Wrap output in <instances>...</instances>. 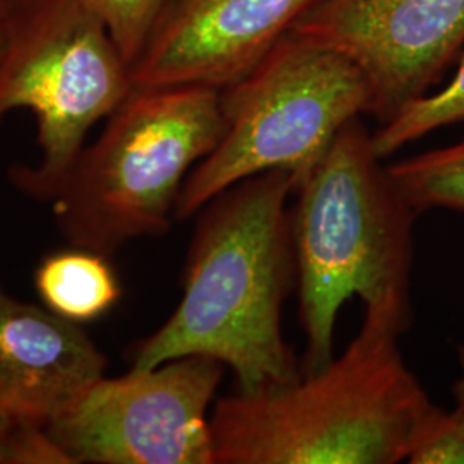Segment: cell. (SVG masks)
I'll return each mask as SVG.
<instances>
[{
    "instance_id": "obj_1",
    "label": "cell",
    "mask_w": 464,
    "mask_h": 464,
    "mask_svg": "<svg viewBox=\"0 0 464 464\" xmlns=\"http://www.w3.org/2000/svg\"><path fill=\"white\" fill-rule=\"evenodd\" d=\"M291 193L295 176L268 170L232 184L199 210L183 298L134 349L131 370L198 354L229 368L237 392L301 377L282 332V308L296 284Z\"/></svg>"
},
{
    "instance_id": "obj_2",
    "label": "cell",
    "mask_w": 464,
    "mask_h": 464,
    "mask_svg": "<svg viewBox=\"0 0 464 464\" xmlns=\"http://www.w3.org/2000/svg\"><path fill=\"white\" fill-rule=\"evenodd\" d=\"M296 195L291 236L306 339L301 373H314L334 360L337 315L354 296L365 304V324L398 335L411 325L418 214L382 166L360 117L335 136Z\"/></svg>"
},
{
    "instance_id": "obj_3",
    "label": "cell",
    "mask_w": 464,
    "mask_h": 464,
    "mask_svg": "<svg viewBox=\"0 0 464 464\" xmlns=\"http://www.w3.org/2000/svg\"><path fill=\"white\" fill-rule=\"evenodd\" d=\"M372 324L341 356L296 381L218 399L214 464H394L406 461L431 401L398 348Z\"/></svg>"
},
{
    "instance_id": "obj_4",
    "label": "cell",
    "mask_w": 464,
    "mask_h": 464,
    "mask_svg": "<svg viewBox=\"0 0 464 464\" xmlns=\"http://www.w3.org/2000/svg\"><path fill=\"white\" fill-rule=\"evenodd\" d=\"M224 133L220 90H133L84 147L53 201L61 232L100 255L169 231L191 167Z\"/></svg>"
},
{
    "instance_id": "obj_5",
    "label": "cell",
    "mask_w": 464,
    "mask_h": 464,
    "mask_svg": "<svg viewBox=\"0 0 464 464\" xmlns=\"http://www.w3.org/2000/svg\"><path fill=\"white\" fill-rule=\"evenodd\" d=\"M224 133L186 178L176 205L184 220L232 184L287 170L296 189L353 119L370 114L365 74L349 57L289 32L239 82L220 90Z\"/></svg>"
},
{
    "instance_id": "obj_6",
    "label": "cell",
    "mask_w": 464,
    "mask_h": 464,
    "mask_svg": "<svg viewBox=\"0 0 464 464\" xmlns=\"http://www.w3.org/2000/svg\"><path fill=\"white\" fill-rule=\"evenodd\" d=\"M0 57V121L36 119L40 160L11 167L24 195L52 201L90 130L133 92L131 66L88 0H11Z\"/></svg>"
},
{
    "instance_id": "obj_7",
    "label": "cell",
    "mask_w": 464,
    "mask_h": 464,
    "mask_svg": "<svg viewBox=\"0 0 464 464\" xmlns=\"http://www.w3.org/2000/svg\"><path fill=\"white\" fill-rule=\"evenodd\" d=\"M224 372L191 354L103 375L45 429L72 464H214L208 410Z\"/></svg>"
},
{
    "instance_id": "obj_8",
    "label": "cell",
    "mask_w": 464,
    "mask_h": 464,
    "mask_svg": "<svg viewBox=\"0 0 464 464\" xmlns=\"http://www.w3.org/2000/svg\"><path fill=\"white\" fill-rule=\"evenodd\" d=\"M291 32L365 74L379 126L429 93L464 47V0H318Z\"/></svg>"
},
{
    "instance_id": "obj_9",
    "label": "cell",
    "mask_w": 464,
    "mask_h": 464,
    "mask_svg": "<svg viewBox=\"0 0 464 464\" xmlns=\"http://www.w3.org/2000/svg\"><path fill=\"white\" fill-rule=\"evenodd\" d=\"M318 0H164L131 66L133 90L245 78Z\"/></svg>"
},
{
    "instance_id": "obj_10",
    "label": "cell",
    "mask_w": 464,
    "mask_h": 464,
    "mask_svg": "<svg viewBox=\"0 0 464 464\" xmlns=\"http://www.w3.org/2000/svg\"><path fill=\"white\" fill-rule=\"evenodd\" d=\"M105 366L80 324L0 287V411L45 427L105 375Z\"/></svg>"
},
{
    "instance_id": "obj_11",
    "label": "cell",
    "mask_w": 464,
    "mask_h": 464,
    "mask_svg": "<svg viewBox=\"0 0 464 464\" xmlns=\"http://www.w3.org/2000/svg\"><path fill=\"white\" fill-rule=\"evenodd\" d=\"M34 285L50 312L74 324L97 320L121 298L105 255L76 246L45 256L34 272Z\"/></svg>"
},
{
    "instance_id": "obj_12",
    "label": "cell",
    "mask_w": 464,
    "mask_h": 464,
    "mask_svg": "<svg viewBox=\"0 0 464 464\" xmlns=\"http://www.w3.org/2000/svg\"><path fill=\"white\" fill-rule=\"evenodd\" d=\"M387 172L416 214L435 208L464 212V136L387 166Z\"/></svg>"
},
{
    "instance_id": "obj_13",
    "label": "cell",
    "mask_w": 464,
    "mask_h": 464,
    "mask_svg": "<svg viewBox=\"0 0 464 464\" xmlns=\"http://www.w3.org/2000/svg\"><path fill=\"white\" fill-rule=\"evenodd\" d=\"M458 122H464V47L452 80L437 93L415 100L392 121L379 126L372 140L383 160L416 140Z\"/></svg>"
},
{
    "instance_id": "obj_14",
    "label": "cell",
    "mask_w": 464,
    "mask_h": 464,
    "mask_svg": "<svg viewBox=\"0 0 464 464\" xmlns=\"http://www.w3.org/2000/svg\"><path fill=\"white\" fill-rule=\"evenodd\" d=\"M406 461L411 464H464V401L454 410L431 402L416 421Z\"/></svg>"
},
{
    "instance_id": "obj_15",
    "label": "cell",
    "mask_w": 464,
    "mask_h": 464,
    "mask_svg": "<svg viewBox=\"0 0 464 464\" xmlns=\"http://www.w3.org/2000/svg\"><path fill=\"white\" fill-rule=\"evenodd\" d=\"M88 4L99 13L117 47L133 66L164 0H88Z\"/></svg>"
},
{
    "instance_id": "obj_16",
    "label": "cell",
    "mask_w": 464,
    "mask_h": 464,
    "mask_svg": "<svg viewBox=\"0 0 464 464\" xmlns=\"http://www.w3.org/2000/svg\"><path fill=\"white\" fill-rule=\"evenodd\" d=\"M17 423H19V420H14V418L5 415L4 411H0V464H7L9 448H11Z\"/></svg>"
},
{
    "instance_id": "obj_17",
    "label": "cell",
    "mask_w": 464,
    "mask_h": 464,
    "mask_svg": "<svg viewBox=\"0 0 464 464\" xmlns=\"http://www.w3.org/2000/svg\"><path fill=\"white\" fill-rule=\"evenodd\" d=\"M458 365H459L461 377H459V381L456 382L452 391H454V398L464 401V344L458 348Z\"/></svg>"
},
{
    "instance_id": "obj_18",
    "label": "cell",
    "mask_w": 464,
    "mask_h": 464,
    "mask_svg": "<svg viewBox=\"0 0 464 464\" xmlns=\"http://www.w3.org/2000/svg\"><path fill=\"white\" fill-rule=\"evenodd\" d=\"M9 4H11V0H0V21L5 17V13L9 9Z\"/></svg>"
},
{
    "instance_id": "obj_19",
    "label": "cell",
    "mask_w": 464,
    "mask_h": 464,
    "mask_svg": "<svg viewBox=\"0 0 464 464\" xmlns=\"http://www.w3.org/2000/svg\"><path fill=\"white\" fill-rule=\"evenodd\" d=\"M2 21H0V57H2V52H4V45H5V30H4V23Z\"/></svg>"
}]
</instances>
